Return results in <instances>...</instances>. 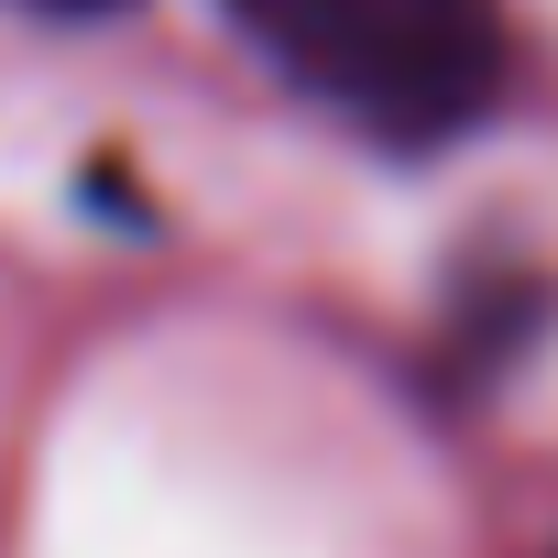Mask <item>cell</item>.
Instances as JSON below:
<instances>
[{"label":"cell","mask_w":558,"mask_h":558,"mask_svg":"<svg viewBox=\"0 0 558 558\" xmlns=\"http://www.w3.org/2000/svg\"><path fill=\"white\" fill-rule=\"evenodd\" d=\"M230 23L274 77L395 154L460 143L514 77L504 0H230Z\"/></svg>","instance_id":"cell-1"},{"label":"cell","mask_w":558,"mask_h":558,"mask_svg":"<svg viewBox=\"0 0 558 558\" xmlns=\"http://www.w3.org/2000/svg\"><path fill=\"white\" fill-rule=\"evenodd\" d=\"M23 12H56V23H99V12H132V0H23Z\"/></svg>","instance_id":"cell-2"}]
</instances>
